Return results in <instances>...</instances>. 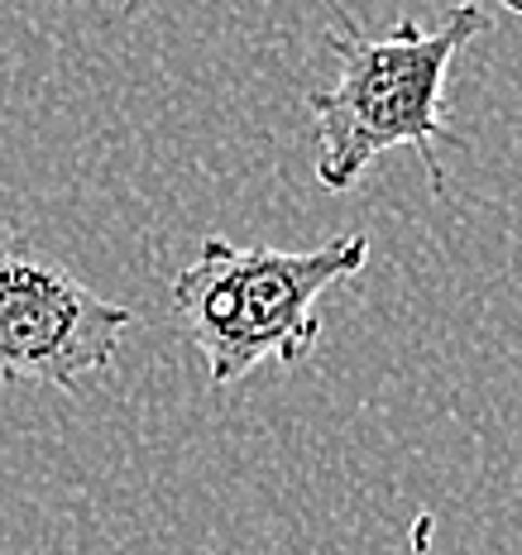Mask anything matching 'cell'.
<instances>
[{"instance_id":"1","label":"cell","mask_w":522,"mask_h":555,"mask_svg":"<svg viewBox=\"0 0 522 555\" xmlns=\"http://www.w3.org/2000/svg\"><path fill=\"white\" fill-rule=\"evenodd\" d=\"M484 25L489 20L480 5H450L436 29L398 20L389 34H365L345 10H335L327 29L335 82L307 91L321 188L341 196L389 149H412L422 154L432 192L446 196L441 149H460V134L446 125V77Z\"/></svg>"},{"instance_id":"5","label":"cell","mask_w":522,"mask_h":555,"mask_svg":"<svg viewBox=\"0 0 522 555\" xmlns=\"http://www.w3.org/2000/svg\"><path fill=\"white\" fill-rule=\"evenodd\" d=\"M125 5H135V0H125Z\"/></svg>"},{"instance_id":"3","label":"cell","mask_w":522,"mask_h":555,"mask_svg":"<svg viewBox=\"0 0 522 555\" xmlns=\"http://www.w3.org/2000/svg\"><path fill=\"white\" fill-rule=\"evenodd\" d=\"M135 311L49 259L0 245V384L87 392L115 369Z\"/></svg>"},{"instance_id":"2","label":"cell","mask_w":522,"mask_h":555,"mask_svg":"<svg viewBox=\"0 0 522 555\" xmlns=\"http://www.w3.org/2000/svg\"><path fill=\"white\" fill-rule=\"evenodd\" d=\"M369 263V235H331L311 249L230 245L206 235L173 278V321L206 364L216 392L245 384L259 364L297 369L321 340V297Z\"/></svg>"},{"instance_id":"4","label":"cell","mask_w":522,"mask_h":555,"mask_svg":"<svg viewBox=\"0 0 522 555\" xmlns=\"http://www.w3.org/2000/svg\"><path fill=\"white\" fill-rule=\"evenodd\" d=\"M498 5H504L508 15H518V20H522V0H498Z\"/></svg>"}]
</instances>
